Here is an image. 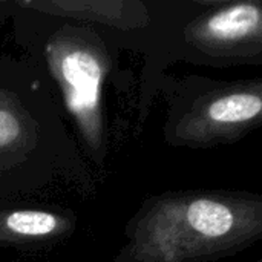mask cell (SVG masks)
Returning a JSON list of instances; mask_svg holds the SVG:
<instances>
[{"instance_id": "cell-5", "label": "cell", "mask_w": 262, "mask_h": 262, "mask_svg": "<svg viewBox=\"0 0 262 262\" xmlns=\"http://www.w3.org/2000/svg\"><path fill=\"white\" fill-rule=\"evenodd\" d=\"M164 141L172 147L215 149L241 141L262 124V78L218 80L203 74L164 78Z\"/></svg>"}, {"instance_id": "cell-8", "label": "cell", "mask_w": 262, "mask_h": 262, "mask_svg": "<svg viewBox=\"0 0 262 262\" xmlns=\"http://www.w3.org/2000/svg\"><path fill=\"white\" fill-rule=\"evenodd\" d=\"M14 11V0H0V29L11 18Z\"/></svg>"}, {"instance_id": "cell-7", "label": "cell", "mask_w": 262, "mask_h": 262, "mask_svg": "<svg viewBox=\"0 0 262 262\" xmlns=\"http://www.w3.org/2000/svg\"><path fill=\"white\" fill-rule=\"evenodd\" d=\"M78 227V216L61 206L21 201L0 203V249L51 250L66 243Z\"/></svg>"}, {"instance_id": "cell-4", "label": "cell", "mask_w": 262, "mask_h": 262, "mask_svg": "<svg viewBox=\"0 0 262 262\" xmlns=\"http://www.w3.org/2000/svg\"><path fill=\"white\" fill-rule=\"evenodd\" d=\"M180 61L218 69L261 66V0H169L158 49L143 71L138 123L161 88L164 69Z\"/></svg>"}, {"instance_id": "cell-2", "label": "cell", "mask_w": 262, "mask_h": 262, "mask_svg": "<svg viewBox=\"0 0 262 262\" xmlns=\"http://www.w3.org/2000/svg\"><path fill=\"white\" fill-rule=\"evenodd\" d=\"M112 262H212L262 238V195L246 190H170L146 198L124 227Z\"/></svg>"}, {"instance_id": "cell-1", "label": "cell", "mask_w": 262, "mask_h": 262, "mask_svg": "<svg viewBox=\"0 0 262 262\" xmlns=\"http://www.w3.org/2000/svg\"><path fill=\"white\" fill-rule=\"evenodd\" d=\"M55 189L94 190V178L43 71L0 54V203Z\"/></svg>"}, {"instance_id": "cell-3", "label": "cell", "mask_w": 262, "mask_h": 262, "mask_svg": "<svg viewBox=\"0 0 262 262\" xmlns=\"http://www.w3.org/2000/svg\"><path fill=\"white\" fill-rule=\"evenodd\" d=\"M15 43L48 77L78 147L103 170L111 150L106 84L120 48L101 29L21 8L11 14Z\"/></svg>"}, {"instance_id": "cell-6", "label": "cell", "mask_w": 262, "mask_h": 262, "mask_svg": "<svg viewBox=\"0 0 262 262\" xmlns=\"http://www.w3.org/2000/svg\"><path fill=\"white\" fill-rule=\"evenodd\" d=\"M18 6L106 32L120 49L154 58L167 17L169 0H15Z\"/></svg>"}]
</instances>
